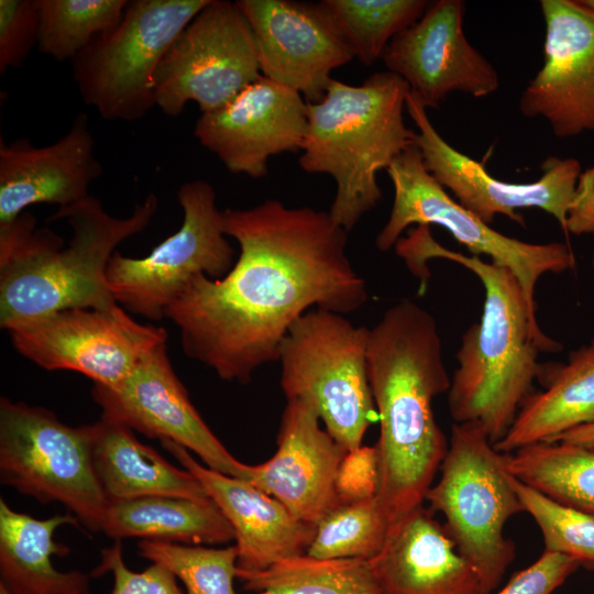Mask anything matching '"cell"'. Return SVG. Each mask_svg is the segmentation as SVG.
Listing matches in <instances>:
<instances>
[{
    "mask_svg": "<svg viewBox=\"0 0 594 594\" xmlns=\"http://www.w3.org/2000/svg\"><path fill=\"white\" fill-rule=\"evenodd\" d=\"M74 515L37 519L0 499V584L10 594H89V575L54 568L53 556L69 549L54 540L63 525H78Z\"/></svg>",
    "mask_w": 594,
    "mask_h": 594,
    "instance_id": "obj_25",
    "label": "cell"
},
{
    "mask_svg": "<svg viewBox=\"0 0 594 594\" xmlns=\"http://www.w3.org/2000/svg\"><path fill=\"white\" fill-rule=\"evenodd\" d=\"M194 474L230 522L238 548V569L262 571L307 552L316 527L297 519L280 502L252 483L201 465L184 447L161 441Z\"/></svg>",
    "mask_w": 594,
    "mask_h": 594,
    "instance_id": "obj_22",
    "label": "cell"
},
{
    "mask_svg": "<svg viewBox=\"0 0 594 594\" xmlns=\"http://www.w3.org/2000/svg\"><path fill=\"white\" fill-rule=\"evenodd\" d=\"M37 0H0V74L23 65L37 46Z\"/></svg>",
    "mask_w": 594,
    "mask_h": 594,
    "instance_id": "obj_35",
    "label": "cell"
},
{
    "mask_svg": "<svg viewBox=\"0 0 594 594\" xmlns=\"http://www.w3.org/2000/svg\"><path fill=\"white\" fill-rule=\"evenodd\" d=\"M102 174L86 113L56 142L34 146L20 138L0 144V224L16 219L36 204H77L90 195V184Z\"/></svg>",
    "mask_w": 594,
    "mask_h": 594,
    "instance_id": "obj_21",
    "label": "cell"
},
{
    "mask_svg": "<svg viewBox=\"0 0 594 594\" xmlns=\"http://www.w3.org/2000/svg\"><path fill=\"white\" fill-rule=\"evenodd\" d=\"M389 526L376 495L342 503L318 522L306 554L370 561L382 550Z\"/></svg>",
    "mask_w": 594,
    "mask_h": 594,
    "instance_id": "obj_32",
    "label": "cell"
},
{
    "mask_svg": "<svg viewBox=\"0 0 594 594\" xmlns=\"http://www.w3.org/2000/svg\"><path fill=\"white\" fill-rule=\"evenodd\" d=\"M210 0H132L119 25L70 63L82 101L105 120L135 121L156 106L154 76L169 46Z\"/></svg>",
    "mask_w": 594,
    "mask_h": 594,
    "instance_id": "obj_9",
    "label": "cell"
},
{
    "mask_svg": "<svg viewBox=\"0 0 594 594\" xmlns=\"http://www.w3.org/2000/svg\"><path fill=\"white\" fill-rule=\"evenodd\" d=\"M257 48L261 75L319 102L331 73L354 55L323 1L238 0Z\"/></svg>",
    "mask_w": 594,
    "mask_h": 594,
    "instance_id": "obj_15",
    "label": "cell"
},
{
    "mask_svg": "<svg viewBox=\"0 0 594 594\" xmlns=\"http://www.w3.org/2000/svg\"><path fill=\"white\" fill-rule=\"evenodd\" d=\"M91 395L102 410L101 417L147 438L173 441L197 454L207 468L243 479L246 464L227 450L193 405L173 369L166 343L119 384L94 385Z\"/></svg>",
    "mask_w": 594,
    "mask_h": 594,
    "instance_id": "obj_16",
    "label": "cell"
},
{
    "mask_svg": "<svg viewBox=\"0 0 594 594\" xmlns=\"http://www.w3.org/2000/svg\"><path fill=\"white\" fill-rule=\"evenodd\" d=\"M406 111L417 131L415 146L427 170L457 200L491 224L497 215L521 227L520 209L537 208L556 218L566 232L569 210L582 174L581 163L573 157L548 156L541 164V176L530 183H509L494 178L484 164L450 145L436 130L427 109L409 90Z\"/></svg>",
    "mask_w": 594,
    "mask_h": 594,
    "instance_id": "obj_14",
    "label": "cell"
},
{
    "mask_svg": "<svg viewBox=\"0 0 594 594\" xmlns=\"http://www.w3.org/2000/svg\"><path fill=\"white\" fill-rule=\"evenodd\" d=\"M127 0H37V50L56 61H73L121 22Z\"/></svg>",
    "mask_w": 594,
    "mask_h": 594,
    "instance_id": "obj_30",
    "label": "cell"
},
{
    "mask_svg": "<svg viewBox=\"0 0 594 594\" xmlns=\"http://www.w3.org/2000/svg\"><path fill=\"white\" fill-rule=\"evenodd\" d=\"M556 441L594 449V422L569 430L548 442Z\"/></svg>",
    "mask_w": 594,
    "mask_h": 594,
    "instance_id": "obj_39",
    "label": "cell"
},
{
    "mask_svg": "<svg viewBox=\"0 0 594 594\" xmlns=\"http://www.w3.org/2000/svg\"><path fill=\"white\" fill-rule=\"evenodd\" d=\"M593 266H594V255H593Z\"/></svg>",
    "mask_w": 594,
    "mask_h": 594,
    "instance_id": "obj_42",
    "label": "cell"
},
{
    "mask_svg": "<svg viewBox=\"0 0 594 594\" xmlns=\"http://www.w3.org/2000/svg\"><path fill=\"white\" fill-rule=\"evenodd\" d=\"M354 58L371 66L389 42L425 13L426 0H323Z\"/></svg>",
    "mask_w": 594,
    "mask_h": 594,
    "instance_id": "obj_31",
    "label": "cell"
},
{
    "mask_svg": "<svg viewBox=\"0 0 594 594\" xmlns=\"http://www.w3.org/2000/svg\"><path fill=\"white\" fill-rule=\"evenodd\" d=\"M579 566L580 563L568 556L543 551L496 594H552Z\"/></svg>",
    "mask_w": 594,
    "mask_h": 594,
    "instance_id": "obj_37",
    "label": "cell"
},
{
    "mask_svg": "<svg viewBox=\"0 0 594 594\" xmlns=\"http://www.w3.org/2000/svg\"><path fill=\"white\" fill-rule=\"evenodd\" d=\"M177 199L184 219L175 233L144 257L116 251L107 267V283L117 304L152 321L165 318L166 309L194 276L222 278L235 262L211 184L186 182L178 188Z\"/></svg>",
    "mask_w": 594,
    "mask_h": 594,
    "instance_id": "obj_11",
    "label": "cell"
},
{
    "mask_svg": "<svg viewBox=\"0 0 594 594\" xmlns=\"http://www.w3.org/2000/svg\"><path fill=\"white\" fill-rule=\"evenodd\" d=\"M546 386L521 405L506 436L494 444L502 453L552 441L594 422V338L571 351L566 363L544 367Z\"/></svg>",
    "mask_w": 594,
    "mask_h": 594,
    "instance_id": "obj_26",
    "label": "cell"
},
{
    "mask_svg": "<svg viewBox=\"0 0 594 594\" xmlns=\"http://www.w3.org/2000/svg\"><path fill=\"white\" fill-rule=\"evenodd\" d=\"M91 426L92 465L109 502L144 496L209 498L194 474L139 441L131 428L103 417Z\"/></svg>",
    "mask_w": 594,
    "mask_h": 594,
    "instance_id": "obj_24",
    "label": "cell"
},
{
    "mask_svg": "<svg viewBox=\"0 0 594 594\" xmlns=\"http://www.w3.org/2000/svg\"><path fill=\"white\" fill-rule=\"evenodd\" d=\"M408 85L396 74H372L360 86L332 79L323 98L308 102L300 168L330 175L337 186L329 215L346 232L382 198L377 174L415 145L404 121Z\"/></svg>",
    "mask_w": 594,
    "mask_h": 594,
    "instance_id": "obj_5",
    "label": "cell"
},
{
    "mask_svg": "<svg viewBox=\"0 0 594 594\" xmlns=\"http://www.w3.org/2000/svg\"><path fill=\"white\" fill-rule=\"evenodd\" d=\"M386 172L394 199L389 217L375 238L381 252L394 248L409 226H440L474 255L484 254L509 268L535 308L540 277L573 267L574 258L565 244L531 243L505 235L463 207L427 170L415 145L396 157Z\"/></svg>",
    "mask_w": 594,
    "mask_h": 594,
    "instance_id": "obj_10",
    "label": "cell"
},
{
    "mask_svg": "<svg viewBox=\"0 0 594 594\" xmlns=\"http://www.w3.org/2000/svg\"><path fill=\"white\" fill-rule=\"evenodd\" d=\"M157 208L154 194L127 218L109 215L92 196L58 208L48 220L68 222L66 245L52 230L36 229L26 211L0 224V327L8 331L64 309L118 305L107 283L110 258L120 243L151 223Z\"/></svg>",
    "mask_w": 594,
    "mask_h": 594,
    "instance_id": "obj_4",
    "label": "cell"
},
{
    "mask_svg": "<svg viewBox=\"0 0 594 594\" xmlns=\"http://www.w3.org/2000/svg\"><path fill=\"white\" fill-rule=\"evenodd\" d=\"M237 578L253 594H380L369 561L322 560L305 554Z\"/></svg>",
    "mask_w": 594,
    "mask_h": 594,
    "instance_id": "obj_29",
    "label": "cell"
},
{
    "mask_svg": "<svg viewBox=\"0 0 594 594\" xmlns=\"http://www.w3.org/2000/svg\"><path fill=\"white\" fill-rule=\"evenodd\" d=\"M276 442L274 455L256 465L246 464L242 480L316 527L342 504L337 483L349 452L320 427L315 409L296 399L287 400Z\"/></svg>",
    "mask_w": 594,
    "mask_h": 594,
    "instance_id": "obj_20",
    "label": "cell"
},
{
    "mask_svg": "<svg viewBox=\"0 0 594 594\" xmlns=\"http://www.w3.org/2000/svg\"><path fill=\"white\" fill-rule=\"evenodd\" d=\"M7 332L14 349L37 366L77 372L107 387L123 381L167 340L165 328L138 322L120 305L64 309Z\"/></svg>",
    "mask_w": 594,
    "mask_h": 594,
    "instance_id": "obj_13",
    "label": "cell"
},
{
    "mask_svg": "<svg viewBox=\"0 0 594 594\" xmlns=\"http://www.w3.org/2000/svg\"><path fill=\"white\" fill-rule=\"evenodd\" d=\"M566 232L575 235L594 233V167L582 172L579 177L568 215Z\"/></svg>",
    "mask_w": 594,
    "mask_h": 594,
    "instance_id": "obj_38",
    "label": "cell"
},
{
    "mask_svg": "<svg viewBox=\"0 0 594 594\" xmlns=\"http://www.w3.org/2000/svg\"><path fill=\"white\" fill-rule=\"evenodd\" d=\"M240 248L219 279L194 276L165 311L184 353L221 380L246 384L277 361L279 345L309 308L348 315L369 299L366 282L346 255L348 232L328 211L266 199L220 212Z\"/></svg>",
    "mask_w": 594,
    "mask_h": 594,
    "instance_id": "obj_1",
    "label": "cell"
},
{
    "mask_svg": "<svg viewBox=\"0 0 594 594\" xmlns=\"http://www.w3.org/2000/svg\"><path fill=\"white\" fill-rule=\"evenodd\" d=\"M369 383L380 421L376 496L394 522L424 505L448 451L432 402L449 391L433 316L405 299L369 328Z\"/></svg>",
    "mask_w": 594,
    "mask_h": 594,
    "instance_id": "obj_2",
    "label": "cell"
},
{
    "mask_svg": "<svg viewBox=\"0 0 594 594\" xmlns=\"http://www.w3.org/2000/svg\"><path fill=\"white\" fill-rule=\"evenodd\" d=\"M92 426L72 427L48 409L0 399L1 483L41 503H59L90 531L109 504L91 460Z\"/></svg>",
    "mask_w": 594,
    "mask_h": 594,
    "instance_id": "obj_8",
    "label": "cell"
},
{
    "mask_svg": "<svg viewBox=\"0 0 594 594\" xmlns=\"http://www.w3.org/2000/svg\"><path fill=\"white\" fill-rule=\"evenodd\" d=\"M465 10L462 0L429 2L382 56L387 70L399 76L426 109L438 108L452 92L482 98L499 87L497 70L464 34Z\"/></svg>",
    "mask_w": 594,
    "mask_h": 594,
    "instance_id": "obj_18",
    "label": "cell"
},
{
    "mask_svg": "<svg viewBox=\"0 0 594 594\" xmlns=\"http://www.w3.org/2000/svg\"><path fill=\"white\" fill-rule=\"evenodd\" d=\"M138 554L168 570L186 587V594H237L238 548L141 540Z\"/></svg>",
    "mask_w": 594,
    "mask_h": 594,
    "instance_id": "obj_33",
    "label": "cell"
},
{
    "mask_svg": "<svg viewBox=\"0 0 594 594\" xmlns=\"http://www.w3.org/2000/svg\"><path fill=\"white\" fill-rule=\"evenodd\" d=\"M508 457L495 449L481 424L454 422L440 477L425 498L432 512L444 517L447 532L486 594L498 586L515 558L505 525L524 512L512 484Z\"/></svg>",
    "mask_w": 594,
    "mask_h": 594,
    "instance_id": "obj_6",
    "label": "cell"
},
{
    "mask_svg": "<svg viewBox=\"0 0 594 594\" xmlns=\"http://www.w3.org/2000/svg\"><path fill=\"white\" fill-rule=\"evenodd\" d=\"M394 248L421 284L429 279L427 261L436 257L464 266L482 283V316L462 336L448 406L454 422L476 421L497 443L541 376L544 365L538 362L539 353L559 352L562 344L541 330L536 308L509 268L442 246L429 226L410 229Z\"/></svg>",
    "mask_w": 594,
    "mask_h": 594,
    "instance_id": "obj_3",
    "label": "cell"
},
{
    "mask_svg": "<svg viewBox=\"0 0 594 594\" xmlns=\"http://www.w3.org/2000/svg\"><path fill=\"white\" fill-rule=\"evenodd\" d=\"M101 531L109 538H141L188 544L234 540L233 529L211 498L144 496L109 502Z\"/></svg>",
    "mask_w": 594,
    "mask_h": 594,
    "instance_id": "obj_27",
    "label": "cell"
},
{
    "mask_svg": "<svg viewBox=\"0 0 594 594\" xmlns=\"http://www.w3.org/2000/svg\"><path fill=\"white\" fill-rule=\"evenodd\" d=\"M261 76L255 40L237 2L210 0L161 61L155 103L169 117L180 114L189 101L207 113Z\"/></svg>",
    "mask_w": 594,
    "mask_h": 594,
    "instance_id": "obj_12",
    "label": "cell"
},
{
    "mask_svg": "<svg viewBox=\"0 0 594 594\" xmlns=\"http://www.w3.org/2000/svg\"><path fill=\"white\" fill-rule=\"evenodd\" d=\"M380 594H486L443 525L424 505L391 524L369 561Z\"/></svg>",
    "mask_w": 594,
    "mask_h": 594,
    "instance_id": "obj_23",
    "label": "cell"
},
{
    "mask_svg": "<svg viewBox=\"0 0 594 594\" xmlns=\"http://www.w3.org/2000/svg\"><path fill=\"white\" fill-rule=\"evenodd\" d=\"M367 337L369 328L317 308L294 322L278 349L286 399L311 406L348 452L361 448L378 420L367 377Z\"/></svg>",
    "mask_w": 594,
    "mask_h": 594,
    "instance_id": "obj_7",
    "label": "cell"
},
{
    "mask_svg": "<svg viewBox=\"0 0 594 594\" xmlns=\"http://www.w3.org/2000/svg\"><path fill=\"white\" fill-rule=\"evenodd\" d=\"M509 473L547 497L594 516V449L536 442L509 453Z\"/></svg>",
    "mask_w": 594,
    "mask_h": 594,
    "instance_id": "obj_28",
    "label": "cell"
},
{
    "mask_svg": "<svg viewBox=\"0 0 594 594\" xmlns=\"http://www.w3.org/2000/svg\"><path fill=\"white\" fill-rule=\"evenodd\" d=\"M307 110L298 91L261 76L223 107L201 113L194 135L232 174L262 178L271 157L301 150Z\"/></svg>",
    "mask_w": 594,
    "mask_h": 594,
    "instance_id": "obj_19",
    "label": "cell"
},
{
    "mask_svg": "<svg viewBox=\"0 0 594 594\" xmlns=\"http://www.w3.org/2000/svg\"><path fill=\"white\" fill-rule=\"evenodd\" d=\"M513 487L524 507L538 525L543 551L576 560L594 570V516L564 506L512 476Z\"/></svg>",
    "mask_w": 594,
    "mask_h": 594,
    "instance_id": "obj_34",
    "label": "cell"
},
{
    "mask_svg": "<svg viewBox=\"0 0 594 594\" xmlns=\"http://www.w3.org/2000/svg\"><path fill=\"white\" fill-rule=\"evenodd\" d=\"M587 11L594 14V0H578Z\"/></svg>",
    "mask_w": 594,
    "mask_h": 594,
    "instance_id": "obj_40",
    "label": "cell"
},
{
    "mask_svg": "<svg viewBox=\"0 0 594 594\" xmlns=\"http://www.w3.org/2000/svg\"><path fill=\"white\" fill-rule=\"evenodd\" d=\"M0 594H10L9 591L0 584Z\"/></svg>",
    "mask_w": 594,
    "mask_h": 594,
    "instance_id": "obj_41",
    "label": "cell"
},
{
    "mask_svg": "<svg viewBox=\"0 0 594 594\" xmlns=\"http://www.w3.org/2000/svg\"><path fill=\"white\" fill-rule=\"evenodd\" d=\"M107 572L113 574L114 585L111 594H184L176 578L165 568L152 563L141 572L128 568L122 556L120 540L101 551V561L92 575Z\"/></svg>",
    "mask_w": 594,
    "mask_h": 594,
    "instance_id": "obj_36",
    "label": "cell"
},
{
    "mask_svg": "<svg viewBox=\"0 0 594 594\" xmlns=\"http://www.w3.org/2000/svg\"><path fill=\"white\" fill-rule=\"evenodd\" d=\"M543 63L519 99L559 139L594 132V14L578 0H541Z\"/></svg>",
    "mask_w": 594,
    "mask_h": 594,
    "instance_id": "obj_17",
    "label": "cell"
}]
</instances>
